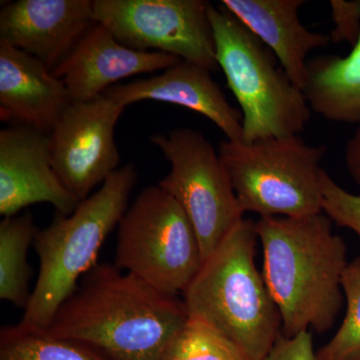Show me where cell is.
<instances>
[{"mask_svg": "<svg viewBox=\"0 0 360 360\" xmlns=\"http://www.w3.org/2000/svg\"><path fill=\"white\" fill-rule=\"evenodd\" d=\"M94 0H18L0 11V41L53 70L94 25Z\"/></svg>", "mask_w": 360, "mask_h": 360, "instance_id": "cell-12", "label": "cell"}, {"mask_svg": "<svg viewBox=\"0 0 360 360\" xmlns=\"http://www.w3.org/2000/svg\"><path fill=\"white\" fill-rule=\"evenodd\" d=\"M163 360H248L231 340L200 319L188 317Z\"/></svg>", "mask_w": 360, "mask_h": 360, "instance_id": "cell-20", "label": "cell"}, {"mask_svg": "<svg viewBox=\"0 0 360 360\" xmlns=\"http://www.w3.org/2000/svg\"><path fill=\"white\" fill-rule=\"evenodd\" d=\"M202 264L200 241L181 206L158 184L146 187L118 224L116 266L176 295Z\"/></svg>", "mask_w": 360, "mask_h": 360, "instance_id": "cell-7", "label": "cell"}, {"mask_svg": "<svg viewBox=\"0 0 360 360\" xmlns=\"http://www.w3.org/2000/svg\"><path fill=\"white\" fill-rule=\"evenodd\" d=\"M150 141L170 163L158 186L186 212L205 262L245 214L219 151L205 135L191 129L155 134Z\"/></svg>", "mask_w": 360, "mask_h": 360, "instance_id": "cell-8", "label": "cell"}, {"mask_svg": "<svg viewBox=\"0 0 360 360\" xmlns=\"http://www.w3.org/2000/svg\"><path fill=\"white\" fill-rule=\"evenodd\" d=\"M219 153L243 212L260 217H300L322 212L324 146L298 135L220 142Z\"/></svg>", "mask_w": 360, "mask_h": 360, "instance_id": "cell-6", "label": "cell"}, {"mask_svg": "<svg viewBox=\"0 0 360 360\" xmlns=\"http://www.w3.org/2000/svg\"><path fill=\"white\" fill-rule=\"evenodd\" d=\"M345 163L348 174L360 187V125L347 142L345 148Z\"/></svg>", "mask_w": 360, "mask_h": 360, "instance_id": "cell-25", "label": "cell"}, {"mask_svg": "<svg viewBox=\"0 0 360 360\" xmlns=\"http://www.w3.org/2000/svg\"><path fill=\"white\" fill-rule=\"evenodd\" d=\"M347 312L335 336L316 352L319 360H360V257L348 262L343 272Z\"/></svg>", "mask_w": 360, "mask_h": 360, "instance_id": "cell-21", "label": "cell"}, {"mask_svg": "<svg viewBox=\"0 0 360 360\" xmlns=\"http://www.w3.org/2000/svg\"><path fill=\"white\" fill-rule=\"evenodd\" d=\"M210 72L203 66L181 60L161 75L115 84L103 94L124 108L144 101L176 104L212 120L227 141H243V116L227 101Z\"/></svg>", "mask_w": 360, "mask_h": 360, "instance_id": "cell-14", "label": "cell"}, {"mask_svg": "<svg viewBox=\"0 0 360 360\" xmlns=\"http://www.w3.org/2000/svg\"><path fill=\"white\" fill-rule=\"evenodd\" d=\"M304 0H222L226 11L264 42L292 84L303 90L307 56L330 44L328 34L310 32L298 18Z\"/></svg>", "mask_w": 360, "mask_h": 360, "instance_id": "cell-16", "label": "cell"}, {"mask_svg": "<svg viewBox=\"0 0 360 360\" xmlns=\"http://www.w3.org/2000/svg\"><path fill=\"white\" fill-rule=\"evenodd\" d=\"M187 319L184 300L101 264L85 274L45 330L108 360H163Z\"/></svg>", "mask_w": 360, "mask_h": 360, "instance_id": "cell-1", "label": "cell"}, {"mask_svg": "<svg viewBox=\"0 0 360 360\" xmlns=\"http://www.w3.org/2000/svg\"><path fill=\"white\" fill-rule=\"evenodd\" d=\"M329 6L333 22L328 34L330 41L348 42L354 46L360 39V0H330Z\"/></svg>", "mask_w": 360, "mask_h": 360, "instance_id": "cell-23", "label": "cell"}, {"mask_svg": "<svg viewBox=\"0 0 360 360\" xmlns=\"http://www.w3.org/2000/svg\"><path fill=\"white\" fill-rule=\"evenodd\" d=\"M52 165L49 135L13 124L0 131V214L14 217L37 203L70 215L79 205Z\"/></svg>", "mask_w": 360, "mask_h": 360, "instance_id": "cell-11", "label": "cell"}, {"mask_svg": "<svg viewBox=\"0 0 360 360\" xmlns=\"http://www.w3.org/2000/svg\"><path fill=\"white\" fill-rule=\"evenodd\" d=\"M302 92L310 110L326 120L360 125V39L345 58L309 59Z\"/></svg>", "mask_w": 360, "mask_h": 360, "instance_id": "cell-17", "label": "cell"}, {"mask_svg": "<svg viewBox=\"0 0 360 360\" xmlns=\"http://www.w3.org/2000/svg\"><path fill=\"white\" fill-rule=\"evenodd\" d=\"M124 106L110 97L71 103L49 134L52 165L78 200L117 170L120 162L115 127Z\"/></svg>", "mask_w": 360, "mask_h": 360, "instance_id": "cell-10", "label": "cell"}, {"mask_svg": "<svg viewBox=\"0 0 360 360\" xmlns=\"http://www.w3.org/2000/svg\"><path fill=\"white\" fill-rule=\"evenodd\" d=\"M264 251L265 284L292 338L331 328L342 307L347 246L323 212L300 217H260L255 222Z\"/></svg>", "mask_w": 360, "mask_h": 360, "instance_id": "cell-2", "label": "cell"}, {"mask_svg": "<svg viewBox=\"0 0 360 360\" xmlns=\"http://www.w3.org/2000/svg\"><path fill=\"white\" fill-rule=\"evenodd\" d=\"M136 181V170L129 163L80 201L71 214L56 213L49 226L37 231L33 245L39 274L20 323L49 328L59 307L77 290L78 279L97 264L104 241L127 210Z\"/></svg>", "mask_w": 360, "mask_h": 360, "instance_id": "cell-4", "label": "cell"}, {"mask_svg": "<svg viewBox=\"0 0 360 360\" xmlns=\"http://www.w3.org/2000/svg\"><path fill=\"white\" fill-rule=\"evenodd\" d=\"M264 360H319L309 330L292 338L281 335Z\"/></svg>", "mask_w": 360, "mask_h": 360, "instance_id": "cell-24", "label": "cell"}, {"mask_svg": "<svg viewBox=\"0 0 360 360\" xmlns=\"http://www.w3.org/2000/svg\"><path fill=\"white\" fill-rule=\"evenodd\" d=\"M71 103L68 89L53 71L26 52L0 41L2 120L46 134Z\"/></svg>", "mask_w": 360, "mask_h": 360, "instance_id": "cell-15", "label": "cell"}, {"mask_svg": "<svg viewBox=\"0 0 360 360\" xmlns=\"http://www.w3.org/2000/svg\"><path fill=\"white\" fill-rule=\"evenodd\" d=\"M217 65L240 106L246 143L298 135L310 110L272 51L221 4L208 9Z\"/></svg>", "mask_w": 360, "mask_h": 360, "instance_id": "cell-5", "label": "cell"}, {"mask_svg": "<svg viewBox=\"0 0 360 360\" xmlns=\"http://www.w3.org/2000/svg\"><path fill=\"white\" fill-rule=\"evenodd\" d=\"M255 222H240L184 292L187 314L219 330L248 360H264L283 326L264 276L255 264Z\"/></svg>", "mask_w": 360, "mask_h": 360, "instance_id": "cell-3", "label": "cell"}, {"mask_svg": "<svg viewBox=\"0 0 360 360\" xmlns=\"http://www.w3.org/2000/svg\"><path fill=\"white\" fill-rule=\"evenodd\" d=\"M203 0H94V21L135 51L165 52L210 71L219 68Z\"/></svg>", "mask_w": 360, "mask_h": 360, "instance_id": "cell-9", "label": "cell"}, {"mask_svg": "<svg viewBox=\"0 0 360 360\" xmlns=\"http://www.w3.org/2000/svg\"><path fill=\"white\" fill-rule=\"evenodd\" d=\"M180 61L177 56L165 52L124 46L105 26L94 22L70 56L52 71L63 80L71 103H80L103 96L124 78L167 70Z\"/></svg>", "mask_w": 360, "mask_h": 360, "instance_id": "cell-13", "label": "cell"}, {"mask_svg": "<svg viewBox=\"0 0 360 360\" xmlns=\"http://www.w3.org/2000/svg\"><path fill=\"white\" fill-rule=\"evenodd\" d=\"M322 212L331 221L347 227L360 238V195L338 186L328 172L322 174Z\"/></svg>", "mask_w": 360, "mask_h": 360, "instance_id": "cell-22", "label": "cell"}, {"mask_svg": "<svg viewBox=\"0 0 360 360\" xmlns=\"http://www.w3.org/2000/svg\"><path fill=\"white\" fill-rule=\"evenodd\" d=\"M0 360H108L86 345L21 323L0 331Z\"/></svg>", "mask_w": 360, "mask_h": 360, "instance_id": "cell-19", "label": "cell"}, {"mask_svg": "<svg viewBox=\"0 0 360 360\" xmlns=\"http://www.w3.org/2000/svg\"><path fill=\"white\" fill-rule=\"evenodd\" d=\"M37 231L30 212L4 217L0 224V298L25 309L32 295L28 248Z\"/></svg>", "mask_w": 360, "mask_h": 360, "instance_id": "cell-18", "label": "cell"}]
</instances>
